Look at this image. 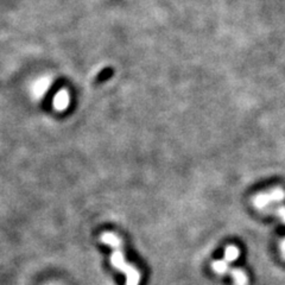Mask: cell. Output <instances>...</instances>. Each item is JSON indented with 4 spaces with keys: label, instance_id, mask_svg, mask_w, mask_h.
Here are the masks:
<instances>
[{
    "label": "cell",
    "instance_id": "3957f363",
    "mask_svg": "<svg viewBox=\"0 0 285 285\" xmlns=\"http://www.w3.org/2000/svg\"><path fill=\"white\" fill-rule=\"evenodd\" d=\"M70 103V95L67 90H61L54 98V107L57 111H64Z\"/></svg>",
    "mask_w": 285,
    "mask_h": 285
},
{
    "label": "cell",
    "instance_id": "9c48e42d",
    "mask_svg": "<svg viewBox=\"0 0 285 285\" xmlns=\"http://www.w3.org/2000/svg\"><path fill=\"white\" fill-rule=\"evenodd\" d=\"M279 247H281L282 253H285V238L281 241V245H279Z\"/></svg>",
    "mask_w": 285,
    "mask_h": 285
},
{
    "label": "cell",
    "instance_id": "8992f818",
    "mask_svg": "<svg viewBox=\"0 0 285 285\" xmlns=\"http://www.w3.org/2000/svg\"><path fill=\"white\" fill-rule=\"evenodd\" d=\"M239 255L240 251L237 246H233V245L227 246L226 250H225V260H226L227 263H232V261L237 260L238 258H239Z\"/></svg>",
    "mask_w": 285,
    "mask_h": 285
},
{
    "label": "cell",
    "instance_id": "30bf717a",
    "mask_svg": "<svg viewBox=\"0 0 285 285\" xmlns=\"http://www.w3.org/2000/svg\"><path fill=\"white\" fill-rule=\"evenodd\" d=\"M283 258L285 259V253H283Z\"/></svg>",
    "mask_w": 285,
    "mask_h": 285
},
{
    "label": "cell",
    "instance_id": "52a82bcc",
    "mask_svg": "<svg viewBox=\"0 0 285 285\" xmlns=\"http://www.w3.org/2000/svg\"><path fill=\"white\" fill-rule=\"evenodd\" d=\"M229 263H227L226 260H215L213 264H211V268L215 271L216 273L225 274L229 271Z\"/></svg>",
    "mask_w": 285,
    "mask_h": 285
},
{
    "label": "cell",
    "instance_id": "5b68a950",
    "mask_svg": "<svg viewBox=\"0 0 285 285\" xmlns=\"http://www.w3.org/2000/svg\"><path fill=\"white\" fill-rule=\"evenodd\" d=\"M229 272L233 277L235 285H247L248 278L244 271L240 270V269H233V270H229Z\"/></svg>",
    "mask_w": 285,
    "mask_h": 285
},
{
    "label": "cell",
    "instance_id": "277c9868",
    "mask_svg": "<svg viewBox=\"0 0 285 285\" xmlns=\"http://www.w3.org/2000/svg\"><path fill=\"white\" fill-rule=\"evenodd\" d=\"M50 82H51L50 78L48 77L39 78L37 82L35 83V86H33V94H35L36 96H38V98L43 96V94L49 90Z\"/></svg>",
    "mask_w": 285,
    "mask_h": 285
},
{
    "label": "cell",
    "instance_id": "ba28073f",
    "mask_svg": "<svg viewBox=\"0 0 285 285\" xmlns=\"http://www.w3.org/2000/svg\"><path fill=\"white\" fill-rule=\"evenodd\" d=\"M264 210H265L266 213H271L279 216V218L282 219V221L285 224V206H278V207L276 208H266L264 209Z\"/></svg>",
    "mask_w": 285,
    "mask_h": 285
},
{
    "label": "cell",
    "instance_id": "7a4b0ae2",
    "mask_svg": "<svg viewBox=\"0 0 285 285\" xmlns=\"http://www.w3.org/2000/svg\"><path fill=\"white\" fill-rule=\"evenodd\" d=\"M285 200V190L283 188H273L270 193H260L253 197V206L259 210H264L271 203L281 202Z\"/></svg>",
    "mask_w": 285,
    "mask_h": 285
},
{
    "label": "cell",
    "instance_id": "6da1fadb",
    "mask_svg": "<svg viewBox=\"0 0 285 285\" xmlns=\"http://www.w3.org/2000/svg\"><path fill=\"white\" fill-rule=\"evenodd\" d=\"M100 240L101 242L108 245L113 250V253H112L111 257V263L114 268L121 271L122 273L126 274V285H139L140 274L132 265H130V264H127L125 261L124 255L121 252V240L119 239V237L107 232V233L101 234Z\"/></svg>",
    "mask_w": 285,
    "mask_h": 285
}]
</instances>
